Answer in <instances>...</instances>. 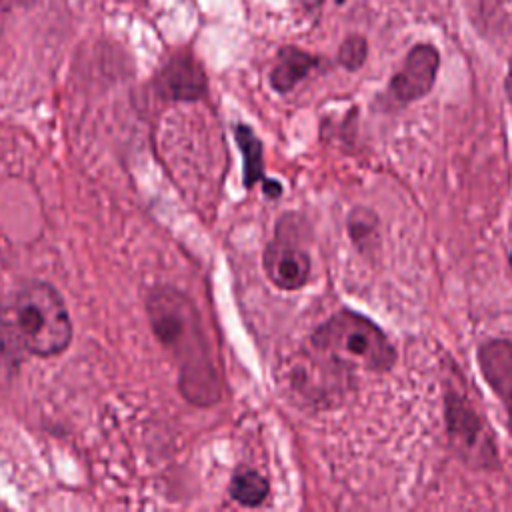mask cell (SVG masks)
I'll list each match as a JSON object with an SVG mask.
<instances>
[{
	"instance_id": "obj_1",
	"label": "cell",
	"mask_w": 512,
	"mask_h": 512,
	"mask_svg": "<svg viewBox=\"0 0 512 512\" xmlns=\"http://www.w3.org/2000/svg\"><path fill=\"white\" fill-rule=\"evenodd\" d=\"M146 314L158 342L178 368V390L194 406H212L222 382L196 304L178 288L156 286L146 296Z\"/></svg>"
},
{
	"instance_id": "obj_2",
	"label": "cell",
	"mask_w": 512,
	"mask_h": 512,
	"mask_svg": "<svg viewBox=\"0 0 512 512\" xmlns=\"http://www.w3.org/2000/svg\"><path fill=\"white\" fill-rule=\"evenodd\" d=\"M0 306L26 354L46 358L62 354L70 346V314L64 298L52 284L32 280Z\"/></svg>"
},
{
	"instance_id": "obj_3",
	"label": "cell",
	"mask_w": 512,
	"mask_h": 512,
	"mask_svg": "<svg viewBox=\"0 0 512 512\" xmlns=\"http://www.w3.org/2000/svg\"><path fill=\"white\" fill-rule=\"evenodd\" d=\"M310 346L338 366L388 372L396 350L380 326L354 310H338L310 334Z\"/></svg>"
},
{
	"instance_id": "obj_4",
	"label": "cell",
	"mask_w": 512,
	"mask_h": 512,
	"mask_svg": "<svg viewBox=\"0 0 512 512\" xmlns=\"http://www.w3.org/2000/svg\"><path fill=\"white\" fill-rule=\"evenodd\" d=\"M444 420L452 450L472 468H498L500 456L490 426L474 404L456 388L444 392Z\"/></svg>"
},
{
	"instance_id": "obj_5",
	"label": "cell",
	"mask_w": 512,
	"mask_h": 512,
	"mask_svg": "<svg viewBox=\"0 0 512 512\" xmlns=\"http://www.w3.org/2000/svg\"><path fill=\"white\" fill-rule=\"evenodd\" d=\"M262 266L268 280L280 290H300L310 280V254L286 234L282 222L276 226L274 238L268 242Z\"/></svg>"
},
{
	"instance_id": "obj_6",
	"label": "cell",
	"mask_w": 512,
	"mask_h": 512,
	"mask_svg": "<svg viewBox=\"0 0 512 512\" xmlns=\"http://www.w3.org/2000/svg\"><path fill=\"white\" fill-rule=\"evenodd\" d=\"M154 90L164 100L196 102L208 92L206 72L192 52L180 50L172 54L156 72Z\"/></svg>"
},
{
	"instance_id": "obj_7",
	"label": "cell",
	"mask_w": 512,
	"mask_h": 512,
	"mask_svg": "<svg viewBox=\"0 0 512 512\" xmlns=\"http://www.w3.org/2000/svg\"><path fill=\"white\" fill-rule=\"evenodd\" d=\"M438 66H440L438 50L432 44H416L408 52L402 68L390 78V84H388L390 98L396 104H410L424 98L436 82Z\"/></svg>"
},
{
	"instance_id": "obj_8",
	"label": "cell",
	"mask_w": 512,
	"mask_h": 512,
	"mask_svg": "<svg viewBox=\"0 0 512 512\" xmlns=\"http://www.w3.org/2000/svg\"><path fill=\"white\" fill-rule=\"evenodd\" d=\"M476 362L482 378L506 410V424L512 434V342L490 338L478 346Z\"/></svg>"
},
{
	"instance_id": "obj_9",
	"label": "cell",
	"mask_w": 512,
	"mask_h": 512,
	"mask_svg": "<svg viewBox=\"0 0 512 512\" xmlns=\"http://www.w3.org/2000/svg\"><path fill=\"white\" fill-rule=\"evenodd\" d=\"M316 62H318L316 56L296 46H282L276 54V64L268 76L270 86L280 94L290 92L300 80L308 76V72L316 66Z\"/></svg>"
},
{
	"instance_id": "obj_10",
	"label": "cell",
	"mask_w": 512,
	"mask_h": 512,
	"mask_svg": "<svg viewBox=\"0 0 512 512\" xmlns=\"http://www.w3.org/2000/svg\"><path fill=\"white\" fill-rule=\"evenodd\" d=\"M234 140L242 154V182L244 188H252L256 182L264 180V148L256 132L248 124L234 126Z\"/></svg>"
},
{
	"instance_id": "obj_11",
	"label": "cell",
	"mask_w": 512,
	"mask_h": 512,
	"mask_svg": "<svg viewBox=\"0 0 512 512\" xmlns=\"http://www.w3.org/2000/svg\"><path fill=\"white\" fill-rule=\"evenodd\" d=\"M268 480L254 468H240L230 480V498L244 508H258L268 498Z\"/></svg>"
},
{
	"instance_id": "obj_12",
	"label": "cell",
	"mask_w": 512,
	"mask_h": 512,
	"mask_svg": "<svg viewBox=\"0 0 512 512\" xmlns=\"http://www.w3.org/2000/svg\"><path fill=\"white\" fill-rule=\"evenodd\" d=\"M348 234L354 248L362 254H374L378 244V216L366 206H356L348 214Z\"/></svg>"
},
{
	"instance_id": "obj_13",
	"label": "cell",
	"mask_w": 512,
	"mask_h": 512,
	"mask_svg": "<svg viewBox=\"0 0 512 512\" xmlns=\"http://www.w3.org/2000/svg\"><path fill=\"white\" fill-rule=\"evenodd\" d=\"M24 354L26 352L22 350L18 340L14 338V334H12V330L6 322L4 310L0 306V382H6L14 376V372L18 370Z\"/></svg>"
},
{
	"instance_id": "obj_14",
	"label": "cell",
	"mask_w": 512,
	"mask_h": 512,
	"mask_svg": "<svg viewBox=\"0 0 512 512\" xmlns=\"http://www.w3.org/2000/svg\"><path fill=\"white\" fill-rule=\"evenodd\" d=\"M366 56H368V42L360 34H350L348 38L342 40L338 48V62L350 72L358 70L366 62Z\"/></svg>"
},
{
	"instance_id": "obj_15",
	"label": "cell",
	"mask_w": 512,
	"mask_h": 512,
	"mask_svg": "<svg viewBox=\"0 0 512 512\" xmlns=\"http://www.w3.org/2000/svg\"><path fill=\"white\" fill-rule=\"evenodd\" d=\"M504 90H506V96H508V102L512 106V54H510V60H508V74L504 78Z\"/></svg>"
},
{
	"instance_id": "obj_16",
	"label": "cell",
	"mask_w": 512,
	"mask_h": 512,
	"mask_svg": "<svg viewBox=\"0 0 512 512\" xmlns=\"http://www.w3.org/2000/svg\"><path fill=\"white\" fill-rule=\"evenodd\" d=\"M298 6H302L304 10H314L318 4H320V0H294Z\"/></svg>"
},
{
	"instance_id": "obj_17",
	"label": "cell",
	"mask_w": 512,
	"mask_h": 512,
	"mask_svg": "<svg viewBox=\"0 0 512 512\" xmlns=\"http://www.w3.org/2000/svg\"><path fill=\"white\" fill-rule=\"evenodd\" d=\"M510 266H512V250H510Z\"/></svg>"
},
{
	"instance_id": "obj_18",
	"label": "cell",
	"mask_w": 512,
	"mask_h": 512,
	"mask_svg": "<svg viewBox=\"0 0 512 512\" xmlns=\"http://www.w3.org/2000/svg\"><path fill=\"white\" fill-rule=\"evenodd\" d=\"M0 4H2V0H0Z\"/></svg>"
}]
</instances>
